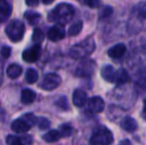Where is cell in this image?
<instances>
[{
    "instance_id": "obj_8",
    "label": "cell",
    "mask_w": 146,
    "mask_h": 145,
    "mask_svg": "<svg viewBox=\"0 0 146 145\" xmlns=\"http://www.w3.org/2000/svg\"><path fill=\"white\" fill-rule=\"evenodd\" d=\"M40 53H41L40 45H34L33 47H31V48L24 51L22 58L27 63H34L39 59Z\"/></svg>"
},
{
    "instance_id": "obj_27",
    "label": "cell",
    "mask_w": 146,
    "mask_h": 145,
    "mask_svg": "<svg viewBox=\"0 0 146 145\" xmlns=\"http://www.w3.org/2000/svg\"><path fill=\"white\" fill-rule=\"evenodd\" d=\"M59 132L61 134V137H69L73 133V127L69 124H63L60 127Z\"/></svg>"
},
{
    "instance_id": "obj_32",
    "label": "cell",
    "mask_w": 146,
    "mask_h": 145,
    "mask_svg": "<svg viewBox=\"0 0 146 145\" xmlns=\"http://www.w3.org/2000/svg\"><path fill=\"white\" fill-rule=\"evenodd\" d=\"M111 13H112V8L110 6H106L104 11L102 12V17H108L110 15H111Z\"/></svg>"
},
{
    "instance_id": "obj_21",
    "label": "cell",
    "mask_w": 146,
    "mask_h": 145,
    "mask_svg": "<svg viewBox=\"0 0 146 145\" xmlns=\"http://www.w3.org/2000/svg\"><path fill=\"white\" fill-rule=\"evenodd\" d=\"M61 137V134H60L59 130H50L49 132H47L46 134H44L43 136V139L46 142H55L57 140H59Z\"/></svg>"
},
{
    "instance_id": "obj_28",
    "label": "cell",
    "mask_w": 146,
    "mask_h": 145,
    "mask_svg": "<svg viewBox=\"0 0 146 145\" xmlns=\"http://www.w3.org/2000/svg\"><path fill=\"white\" fill-rule=\"evenodd\" d=\"M79 2L90 8H98L100 4V0H79Z\"/></svg>"
},
{
    "instance_id": "obj_10",
    "label": "cell",
    "mask_w": 146,
    "mask_h": 145,
    "mask_svg": "<svg viewBox=\"0 0 146 145\" xmlns=\"http://www.w3.org/2000/svg\"><path fill=\"white\" fill-rule=\"evenodd\" d=\"M88 101V97L85 91L81 89H78L74 91L73 93V103L76 107H83L84 105L87 103Z\"/></svg>"
},
{
    "instance_id": "obj_19",
    "label": "cell",
    "mask_w": 146,
    "mask_h": 145,
    "mask_svg": "<svg viewBox=\"0 0 146 145\" xmlns=\"http://www.w3.org/2000/svg\"><path fill=\"white\" fill-rule=\"evenodd\" d=\"M36 99V93L33 91L28 89H25L22 91L21 93V101L25 105H30V103H34Z\"/></svg>"
},
{
    "instance_id": "obj_20",
    "label": "cell",
    "mask_w": 146,
    "mask_h": 145,
    "mask_svg": "<svg viewBox=\"0 0 146 145\" xmlns=\"http://www.w3.org/2000/svg\"><path fill=\"white\" fill-rule=\"evenodd\" d=\"M22 73V68L21 66L17 64H12L7 68V75L10 79H17L21 75Z\"/></svg>"
},
{
    "instance_id": "obj_31",
    "label": "cell",
    "mask_w": 146,
    "mask_h": 145,
    "mask_svg": "<svg viewBox=\"0 0 146 145\" xmlns=\"http://www.w3.org/2000/svg\"><path fill=\"white\" fill-rule=\"evenodd\" d=\"M0 54H1V56L3 57V58H5V59L9 58L10 54H11V49L7 46L2 47L1 51H0Z\"/></svg>"
},
{
    "instance_id": "obj_34",
    "label": "cell",
    "mask_w": 146,
    "mask_h": 145,
    "mask_svg": "<svg viewBox=\"0 0 146 145\" xmlns=\"http://www.w3.org/2000/svg\"><path fill=\"white\" fill-rule=\"evenodd\" d=\"M142 117L146 120V99L143 101V109H142Z\"/></svg>"
},
{
    "instance_id": "obj_24",
    "label": "cell",
    "mask_w": 146,
    "mask_h": 145,
    "mask_svg": "<svg viewBox=\"0 0 146 145\" xmlns=\"http://www.w3.org/2000/svg\"><path fill=\"white\" fill-rule=\"evenodd\" d=\"M39 79L38 72L34 69H28L26 72V81L28 83H35Z\"/></svg>"
},
{
    "instance_id": "obj_36",
    "label": "cell",
    "mask_w": 146,
    "mask_h": 145,
    "mask_svg": "<svg viewBox=\"0 0 146 145\" xmlns=\"http://www.w3.org/2000/svg\"><path fill=\"white\" fill-rule=\"evenodd\" d=\"M120 145H131V144H130V142H129L128 140H125V141H123Z\"/></svg>"
},
{
    "instance_id": "obj_17",
    "label": "cell",
    "mask_w": 146,
    "mask_h": 145,
    "mask_svg": "<svg viewBox=\"0 0 146 145\" xmlns=\"http://www.w3.org/2000/svg\"><path fill=\"white\" fill-rule=\"evenodd\" d=\"M135 83L138 87L146 89V68H142L136 73L135 75Z\"/></svg>"
},
{
    "instance_id": "obj_25",
    "label": "cell",
    "mask_w": 146,
    "mask_h": 145,
    "mask_svg": "<svg viewBox=\"0 0 146 145\" xmlns=\"http://www.w3.org/2000/svg\"><path fill=\"white\" fill-rule=\"evenodd\" d=\"M44 38H45L44 32L41 29H39V28H36L34 30V32H33V36H32V40L35 43V45H40L44 41Z\"/></svg>"
},
{
    "instance_id": "obj_18",
    "label": "cell",
    "mask_w": 146,
    "mask_h": 145,
    "mask_svg": "<svg viewBox=\"0 0 146 145\" xmlns=\"http://www.w3.org/2000/svg\"><path fill=\"white\" fill-rule=\"evenodd\" d=\"M131 81L130 75H128V73L123 69H119L115 73V81L117 85H124Z\"/></svg>"
},
{
    "instance_id": "obj_1",
    "label": "cell",
    "mask_w": 146,
    "mask_h": 145,
    "mask_svg": "<svg viewBox=\"0 0 146 145\" xmlns=\"http://www.w3.org/2000/svg\"><path fill=\"white\" fill-rule=\"evenodd\" d=\"M75 14V9L71 4L61 3L57 5L48 16V20L51 22H57L59 25H66L72 21Z\"/></svg>"
},
{
    "instance_id": "obj_5",
    "label": "cell",
    "mask_w": 146,
    "mask_h": 145,
    "mask_svg": "<svg viewBox=\"0 0 146 145\" xmlns=\"http://www.w3.org/2000/svg\"><path fill=\"white\" fill-rule=\"evenodd\" d=\"M96 70V63L92 60H84L78 65L75 75L80 77H88Z\"/></svg>"
},
{
    "instance_id": "obj_30",
    "label": "cell",
    "mask_w": 146,
    "mask_h": 145,
    "mask_svg": "<svg viewBox=\"0 0 146 145\" xmlns=\"http://www.w3.org/2000/svg\"><path fill=\"white\" fill-rule=\"evenodd\" d=\"M23 119L25 120V121L27 122L30 126H32V125H34V124L37 123V118L35 117V115H33L32 113L26 114V115L23 117Z\"/></svg>"
},
{
    "instance_id": "obj_9",
    "label": "cell",
    "mask_w": 146,
    "mask_h": 145,
    "mask_svg": "<svg viewBox=\"0 0 146 145\" xmlns=\"http://www.w3.org/2000/svg\"><path fill=\"white\" fill-rule=\"evenodd\" d=\"M65 35V28H64L63 25H59V24L54 26V27L50 28L48 31V34H47L49 40L53 41V42H57V41L64 39Z\"/></svg>"
},
{
    "instance_id": "obj_22",
    "label": "cell",
    "mask_w": 146,
    "mask_h": 145,
    "mask_svg": "<svg viewBox=\"0 0 146 145\" xmlns=\"http://www.w3.org/2000/svg\"><path fill=\"white\" fill-rule=\"evenodd\" d=\"M82 29H83V22L78 21L76 23H74L73 25H71V27L69 28V31H68V34L71 37L77 36L81 33Z\"/></svg>"
},
{
    "instance_id": "obj_26",
    "label": "cell",
    "mask_w": 146,
    "mask_h": 145,
    "mask_svg": "<svg viewBox=\"0 0 146 145\" xmlns=\"http://www.w3.org/2000/svg\"><path fill=\"white\" fill-rule=\"evenodd\" d=\"M135 14L140 19H146V2H140L135 7Z\"/></svg>"
},
{
    "instance_id": "obj_33",
    "label": "cell",
    "mask_w": 146,
    "mask_h": 145,
    "mask_svg": "<svg viewBox=\"0 0 146 145\" xmlns=\"http://www.w3.org/2000/svg\"><path fill=\"white\" fill-rule=\"evenodd\" d=\"M26 4L28 6H32V7H35L39 4V0H26Z\"/></svg>"
},
{
    "instance_id": "obj_3",
    "label": "cell",
    "mask_w": 146,
    "mask_h": 145,
    "mask_svg": "<svg viewBox=\"0 0 146 145\" xmlns=\"http://www.w3.org/2000/svg\"><path fill=\"white\" fill-rule=\"evenodd\" d=\"M112 142V132L106 126H100L96 128L90 139V145H111Z\"/></svg>"
},
{
    "instance_id": "obj_15",
    "label": "cell",
    "mask_w": 146,
    "mask_h": 145,
    "mask_svg": "<svg viewBox=\"0 0 146 145\" xmlns=\"http://www.w3.org/2000/svg\"><path fill=\"white\" fill-rule=\"evenodd\" d=\"M120 126L122 129H124L125 131L127 132H134L135 130L138 127V124H137V121L132 117H129V116H126L124 117L120 122Z\"/></svg>"
},
{
    "instance_id": "obj_2",
    "label": "cell",
    "mask_w": 146,
    "mask_h": 145,
    "mask_svg": "<svg viewBox=\"0 0 146 145\" xmlns=\"http://www.w3.org/2000/svg\"><path fill=\"white\" fill-rule=\"evenodd\" d=\"M94 49H96L94 40L92 38H88L79 44L74 45L70 50V56L76 60L85 59L94 52Z\"/></svg>"
},
{
    "instance_id": "obj_4",
    "label": "cell",
    "mask_w": 146,
    "mask_h": 145,
    "mask_svg": "<svg viewBox=\"0 0 146 145\" xmlns=\"http://www.w3.org/2000/svg\"><path fill=\"white\" fill-rule=\"evenodd\" d=\"M5 33L12 42H20L25 34V25L20 20H13L6 26Z\"/></svg>"
},
{
    "instance_id": "obj_12",
    "label": "cell",
    "mask_w": 146,
    "mask_h": 145,
    "mask_svg": "<svg viewBox=\"0 0 146 145\" xmlns=\"http://www.w3.org/2000/svg\"><path fill=\"white\" fill-rule=\"evenodd\" d=\"M126 52V47H125L124 44L122 43H119V44H116L114 46H112L110 50L108 51V55L112 59H118L121 58L123 55Z\"/></svg>"
},
{
    "instance_id": "obj_14",
    "label": "cell",
    "mask_w": 146,
    "mask_h": 145,
    "mask_svg": "<svg viewBox=\"0 0 146 145\" xmlns=\"http://www.w3.org/2000/svg\"><path fill=\"white\" fill-rule=\"evenodd\" d=\"M102 77H104V81H108V83H114L115 81V73L116 71L114 70V68L110 65H106L104 66L100 71Z\"/></svg>"
},
{
    "instance_id": "obj_13",
    "label": "cell",
    "mask_w": 146,
    "mask_h": 145,
    "mask_svg": "<svg viewBox=\"0 0 146 145\" xmlns=\"http://www.w3.org/2000/svg\"><path fill=\"white\" fill-rule=\"evenodd\" d=\"M6 143L8 145H30L32 143V138L31 136L17 137L14 135H9L6 138Z\"/></svg>"
},
{
    "instance_id": "obj_7",
    "label": "cell",
    "mask_w": 146,
    "mask_h": 145,
    "mask_svg": "<svg viewBox=\"0 0 146 145\" xmlns=\"http://www.w3.org/2000/svg\"><path fill=\"white\" fill-rule=\"evenodd\" d=\"M88 110L92 113H100L104 109V101L100 97H92L87 101Z\"/></svg>"
},
{
    "instance_id": "obj_16",
    "label": "cell",
    "mask_w": 146,
    "mask_h": 145,
    "mask_svg": "<svg viewBox=\"0 0 146 145\" xmlns=\"http://www.w3.org/2000/svg\"><path fill=\"white\" fill-rule=\"evenodd\" d=\"M12 6L9 0H0V21H5L10 16Z\"/></svg>"
},
{
    "instance_id": "obj_23",
    "label": "cell",
    "mask_w": 146,
    "mask_h": 145,
    "mask_svg": "<svg viewBox=\"0 0 146 145\" xmlns=\"http://www.w3.org/2000/svg\"><path fill=\"white\" fill-rule=\"evenodd\" d=\"M25 18L31 25L38 24L41 21V15L39 13H36V12H26Z\"/></svg>"
},
{
    "instance_id": "obj_29",
    "label": "cell",
    "mask_w": 146,
    "mask_h": 145,
    "mask_svg": "<svg viewBox=\"0 0 146 145\" xmlns=\"http://www.w3.org/2000/svg\"><path fill=\"white\" fill-rule=\"evenodd\" d=\"M37 122H38V126L40 129L42 130H46L49 128L50 126V121H49L47 118H44V117H41L39 119H37Z\"/></svg>"
},
{
    "instance_id": "obj_6",
    "label": "cell",
    "mask_w": 146,
    "mask_h": 145,
    "mask_svg": "<svg viewBox=\"0 0 146 145\" xmlns=\"http://www.w3.org/2000/svg\"><path fill=\"white\" fill-rule=\"evenodd\" d=\"M61 81L62 79L59 75L54 73H50L44 77L40 87L43 89H45V91H53V89H57L61 85Z\"/></svg>"
},
{
    "instance_id": "obj_11",
    "label": "cell",
    "mask_w": 146,
    "mask_h": 145,
    "mask_svg": "<svg viewBox=\"0 0 146 145\" xmlns=\"http://www.w3.org/2000/svg\"><path fill=\"white\" fill-rule=\"evenodd\" d=\"M11 128L16 133H25V132H27L30 129L31 126L23 118H19V119H16L12 122Z\"/></svg>"
},
{
    "instance_id": "obj_35",
    "label": "cell",
    "mask_w": 146,
    "mask_h": 145,
    "mask_svg": "<svg viewBox=\"0 0 146 145\" xmlns=\"http://www.w3.org/2000/svg\"><path fill=\"white\" fill-rule=\"evenodd\" d=\"M42 2L44 4H51L52 2H54V0H42Z\"/></svg>"
}]
</instances>
